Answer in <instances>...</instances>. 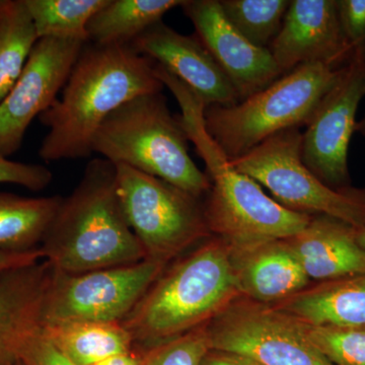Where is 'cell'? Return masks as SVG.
Here are the masks:
<instances>
[{
    "label": "cell",
    "instance_id": "cell-1",
    "mask_svg": "<svg viewBox=\"0 0 365 365\" xmlns=\"http://www.w3.org/2000/svg\"><path fill=\"white\" fill-rule=\"evenodd\" d=\"M163 88L155 62L130 45L86 43L61 95L39 117L48 128L41 158L51 163L90 158L98 129L115 110Z\"/></svg>",
    "mask_w": 365,
    "mask_h": 365
},
{
    "label": "cell",
    "instance_id": "cell-2",
    "mask_svg": "<svg viewBox=\"0 0 365 365\" xmlns=\"http://www.w3.org/2000/svg\"><path fill=\"white\" fill-rule=\"evenodd\" d=\"M239 297L230 246L208 237L163 269L121 323L145 350L207 325Z\"/></svg>",
    "mask_w": 365,
    "mask_h": 365
},
{
    "label": "cell",
    "instance_id": "cell-3",
    "mask_svg": "<svg viewBox=\"0 0 365 365\" xmlns=\"http://www.w3.org/2000/svg\"><path fill=\"white\" fill-rule=\"evenodd\" d=\"M55 270L83 273L145 259L117 195L116 168L105 158L86 165L71 195L62 198L40 246Z\"/></svg>",
    "mask_w": 365,
    "mask_h": 365
},
{
    "label": "cell",
    "instance_id": "cell-4",
    "mask_svg": "<svg viewBox=\"0 0 365 365\" xmlns=\"http://www.w3.org/2000/svg\"><path fill=\"white\" fill-rule=\"evenodd\" d=\"M93 151L197 198L210 190V180L190 157L188 137L163 93L132 98L115 110L98 129Z\"/></svg>",
    "mask_w": 365,
    "mask_h": 365
},
{
    "label": "cell",
    "instance_id": "cell-5",
    "mask_svg": "<svg viewBox=\"0 0 365 365\" xmlns=\"http://www.w3.org/2000/svg\"><path fill=\"white\" fill-rule=\"evenodd\" d=\"M341 69L304 64L237 104L205 108L206 129L230 160L242 157L269 137L309 123Z\"/></svg>",
    "mask_w": 365,
    "mask_h": 365
},
{
    "label": "cell",
    "instance_id": "cell-6",
    "mask_svg": "<svg viewBox=\"0 0 365 365\" xmlns=\"http://www.w3.org/2000/svg\"><path fill=\"white\" fill-rule=\"evenodd\" d=\"M302 136L299 128L279 132L230 163L290 210L365 227V190L334 189L319 180L302 162Z\"/></svg>",
    "mask_w": 365,
    "mask_h": 365
},
{
    "label": "cell",
    "instance_id": "cell-7",
    "mask_svg": "<svg viewBox=\"0 0 365 365\" xmlns=\"http://www.w3.org/2000/svg\"><path fill=\"white\" fill-rule=\"evenodd\" d=\"M115 168L118 198L145 259L169 265L212 235L200 198L127 165Z\"/></svg>",
    "mask_w": 365,
    "mask_h": 365
},
{
    "label": "cell",
    "instance_id": "cell-8",
    "mask_svg": "<svg viewBox=\"0 0 365 365\" xmlns=\"http://www.w3.org/2000/svg\"><path fill=\"white\" fill-rule=\"evenodd\" d=\"M167 266L143 259L128 265L83 273L52 268L44 325L68 322L121 323Z\"/></svg>",
    "mask_w": 365,
    "mask_h": 365
},
{
    "label": "cell",
    "instance_id": "cell-9",
    "mask_svg": "<svg viewBox=\"0 0 365 365\" xmlns=\"http://www.w3.org/2000/svg\"><path fill=\"white\" fill-rule=\"evenodd\" d=\"M210 182L204 204L209 230L230 246L290 239L302 232L313 217L281 205L230 163L215 167Z\"/></svg>",
    "mask_w": 365,
    "mask_h": 365
},
{
    "label": "cell",
    "instance_id": "cell-10",
    "mask_svg": "<svg viewBox=\"0 0 365 365\" xmlns=\"http://www.w3.org/2000/svg\"><path fill=\"white\" fill-rule=\"evenodd\" d=\"M206 328L210 349L245 355L261 365H333L300 322L270 304L239 297Z\"/></svg>",
    "mask_w": 365,
    "mask_h": 365
},
{
    "label": "cell",
    "instance_id": "cell-11",
    "mask_svg": "<svg viewBox=\"0 0 365 365\" xmlns=\"http://www.w3.org/2000/svg\"><path fill=\"white\" fill-rule=\"evenodd\" d=\"M365 97V47L355 49L339 78L322 98L302 136L304 165L328 186H350L348 150Z\"/></svg>",
    "mask_w": 365,
    "mask_h": 365
},
{
    "label": "cell",
    "instance_id": "cell-12",
    "mask_svg": "<svg viewBox=\"0 0 365 365\" xmlns=\"http://www.w3.org/2000/svg\"><path fill=\"white\" fill-rule=\"evenodd\" d=\"M86 43L57 38L38 41L20 78L0 102L1 157L20 150L26 129L58 98Z\"/></svg>",
    "mask_w": 365,
    "mask_h": 365
},
{
    "label": "cell",
    "instance_id": "cell-13",
    "mask_svg": "<svg viewBox=\"0 0 365 365\" xmlns=\"http://www.w3.org/2000/svg\"><path fill=\"white\" fill-rule=\"evenodd\" d=\"M181 7L240 101L282 76L271 52L249 42L227 20L218 0H186Z\"/></svg>",
    "mask_w": 365,
    "mask_h": 365
},
{
    "label": "cell",
    "instance_id": "cell-14",
    "mask_svg": "<svg viewBox=\"0 0 365 365\" xmlns=\"http://www.w3.org/2000/svg\"><path fill=\"white\" fill-rule=\"evenodd\" d=\"M269 51L284 76L309 63L341 68L355 50L341 28L337 0H292Z\"/></svg>",
    "mask_w": 365,
    "mask_h": 365
},
{
    "label": "cell",
    "instance_id": "cell-15",
    "mask_svg": "<svg viewBox=\"0 0 365 365\" xmlns=\"http://www.w3.org/2000/svg\"><path fill=\"white\" fill-rule=\"evenodd\" d=\"M129 45L180 79L206 108L240 102L230 79L197 36L182 35L162 21Z\"/></svg>",
    "mask_w": 365,
    "mask_h": 365
},
{
    "label": "cell",
    "instance_id": "cell-16",
    "mask_svg": "<svg viewBox=\"0 0 365 365\" xmlns=\"http://www.w3.org/2000/svg\"><path fill=\"white\" fill-rule=\"evenodd\" d=\"M52 270L42 260L0 272V365L20 361L42 332Z\"/></svg>",
    "mask_w": 365,
    "mask_h": 365
},
{
    "label": "cell",
    "instance_id": "cell-17",
    "mask_svg": "<svg viewBox=\"0 0 365 365\" xmlns=\"http://www.w3.org/2000/svg\"><path fill=\"white\" fill-rule=\"evenodd\" d=\"M230 250L237 287L245 299L273 306L309 285V278L285 240L230 246Z\"/></svg>",
    "mask_w": 365,
    "mask_h": 365
},
{
    "label": "cell",
    "instance_id": "cell-18",
    "mask_svg": "<svg viewBox=\"0 0 365 365\" xmlns=\"http://www.w3.org/2000/svg\"><path fill=\"white\" fill-rule=\"evenodd\" d=\"M309 280L365 275V250L355 228L329 216L314 215L299 234L285 240Z\"/></svg>",
    "mask_w": 365,
    "mask_h": 365
},
{
    "label": "cell",
    "instance_id": "cell-19",
    "mask_svg": "<svg viewBox=\"0 0 365 365\" xmlns=\"http://www.w3.org/2000/svg\"><path fill=\"white\" fill-rule=\"evenodd\" d=\"M273 306L307 325L365 327V275L324 281Z\"/></svg>",
    "mask_w": 365,
    "mask_h": 365
},
{
    "label": "cell",
    "instance_id": "cell-20",
    "mask_svg": "<svg viewBox=\"0 0 365 365\" xmlns=\"http://www.w3.org/2000/svg\"><path fill=\"white\" fill-rule=\"evenodd\" d=\"M42 335L76 365H93L134 348L122 323L48 324L43 326Z\"/></svg>",
    "mask_w": 365,
    "mask_h": 365
},
{
    "label": "cell",
    "instance_id": "cell-21",
    "mask_svg": "<svg viewBox=\"0 0 365 365\" xmlns=\"http://www.w3.org/2000/svg\"><path fill=\"white\" fill-rule=\"evenodd\" d=\"M62 198L0 191V250L16 253L39 250Z\"/></svg>",
    "mask_w": 365,
    "mask_h": 365
},
{
    "label": "cell",
    "instance_id": "cell-22",
    "mask_svg": "<svg viewBox=\"0 0 365 365\" xmlns=\"http://www.w3.org/2000/svg\"><path fill=\"white\" fill-rule=\"evenodd\" d=\"M184 1L108 0L88 21V41L97 45H129L151 26L162 21L170 9L182 6Z\"/></svg>",
    "mask_w": 365,
    "mask_h": 365
},
{
    "label": "cell",
    "instance_id": "cell-23",
    "mask_svg": "<svg viewBox=\"0 0 365 365\" xmlns=\"http://www.w3.org/2000/svg\"><path fill=\"white\" fill-rule=\"evenodd\" d=\"M38 41L25 0H0V102L20 78Z\"/></svg>",
    "mask_w": 365,
    "mask_h": 365
},
{
    "label": "cell",
    "instance_id": "cell-24",
    "mask_svg": "<svg viewBox=\"0 0 365 365\" xmlns=\"http://www.w3.org/2000/svg\"><path fill=\"white\" fill-rule=\"evenodd\" d=\"M108 0H25L39 39L88 42V21Z\"/></svg>",
    "mask_w": 365,
    "mask_h": 365
},
{
    "label": "cell",
    "instance_id": "cell-25",
    "mask_svg": "<svg viewBox=\"0 0 365 365\" xmlns=\"http://www.w3.org/2000/svg\"><path fill=\"white\" fill-rule=\"evenodd\" d=\"M230 23L252 44L268 49L277 37L288 0H220Z\"/></svg>",
    "mask_w": 365,
    "mask_h": 365
},
{
    "label": "cell",
    "instance_id": "cell-26",
    "mask_svg": "<svg viewBox=\"0 0 365 365\" xmlns=\"http://www.w3.org/2000/svg\"><path fill=\"white\" fill-rule=\"evenodd\" d=\"M302 325L314 347L333 365H365V327Z\"/></svg>",
    "mask_w": 365,
    "mask_h": 365
},
{
    "label": "cell",
    "instance_id": "cell-27",
    "mask_svg": "<svg viewBox=\"0 0 365 365\" xmlns=\"http://www.w3.org/2000/svg\"><path fill=\"white\" fill-rule=\"evenodd\" d=\"M206 326L148 349L140 350L141 365H200L210 350Z\"/></svg>",
    "mask_w": 365,
    "mask_h": 365
},
{
    "label": "cell",
    "instance_id": "cell-28",
    "mask_svg": "<svg viewBox=\"0 0 365 365\" xmlns=\"http://www.w3.org/2000/svg\"><path fill=\"white\" fill-rule=\"evenodd\" d=\"M53 174L45 165L14 162L0 155V184H14L42 191L51 184Z\"/></svg>",
    "mask_w": 365,
    "mask_h": 365
},
{
    "label": "cell",
    "instance_id": "cell-29",
    "mask_svg": "<svg viewBox=\"0 0 365 365\" xmlns=\"http://www.w3.org/2000/svg\"><path fill=\"white\" fill-rule=\"evenodd\" d=\"M341 28L353 49L365 47V0H337Z\"/></svg>",
    "mask_w": 365,
    "mask_h": 365
},
{
    "label": "cell",
    "instance_id": "cell-30",
    "mask_svg": "<svg viewBox=\"0 0 365 365\" xmlns=\"http://www.w3.org/2000/svg\"><path fill=\"white\" fill-rule=\"evenodd\" d=\"M21 360L30 365H76L46 339L42 332L29 344Z\"/></svg>",
    "mask_w": 365,
    "mask_h": 365
},
{
    "label": "cell",
    "instance_id": "cell-31",
    "mask_svg": "<svg viewBox=\"0 0 365 365\" xmlns=\"http://www.w3.org/2000/svg\"><path fill=\"white\" fill-rule=\"evenodd\" d=\"M43 260V254L41 250L35 251L24 252H7L0 250V272L21 266L30 265Z\"/></svg>",
    "mask_w": 365,
    "mask_h": 365
},
{
    "label": "cell",
    "instance_id": "cell-32",
    "mask_svg": "<svg viewBox=\"0 0 365 365\" xmlns=\"http://www.w3.org/2000/svg\"><path fill=\"white\" fill-rule=\"evenodd\" d=\"M200 365H261L245 355L210 349Z\"/></svg>",
    "mask_w": 365,
    "mask_h": 365
},
{
    "label": "cell",
    "instance_id": "cell-33",
    "mask_svg": "<svg viewBox=\"0 0 365 365\" xmlns=\"http://www.w3.org/2000/svg\"><path fill=\"white\" fill-rule=\"evenodd\" d=\"M141 360L143 353L133 348L131 351L115 355L93 365H141Z\"/></svg>",
    "mask_w": 365,
    "mask_h": 365
},
{
    "label": "cell",
    "instance_id": "cell-34",
    "mask_svg": "<svg viewBox=\"0 0 365 365\" xmlns=\"http://www.w3.org/2000/svg\"><path fill=\"white\" fill-rule=\"evenodd\" d=\"M355 232H356L357 242L362 249L365 250V227L355 230Z\"/></svg>",
    "mask_w": 365,
    "mask_h": 365
},
{
    "label": "cell",
    "instance_id": "cell-35",
    "mask_svg": "<svg viewBox=\"0 0 365 365\" xmlns=\"http://www.w3.org/2000/svg\"><path fill=\"white\" fill-rule=\"evenodd\" d=\"M355 132L357 133L361 134V135L365 136V115L364 118H362L360 121L357 122L356 129H355Z\"/></svg>",
    "mask_w": 365,
    "mask_h": 365
},
{
    "label": "cell",
    "instance_id": "cell-36",
    "mask_svg": "<svg viewBox=\"0 0 365 365\" xmlns=\"http://www.w3.org/2000/svg\"><path fill=\"white\" fill-rule=\"evenodd\" d=\"M14 365H30V364H26L25 361H21V360H20V361L16 362V364H14Z\"/></svg>",
    "mask_w": 365,
    "mask_h": 365
}]
</instances>
